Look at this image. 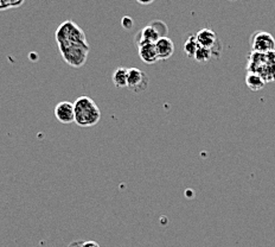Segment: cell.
I'll return each instance as SVG.
<instances>
[{"label":"cell","mask_w":275,"mask_h":247,"mask_svg":"<svg viewBox=\"0 0 275 247\" xmlns=\"http://www.w3.org/2000/svg\"><path fill=\"white\" fill-rule=\"evenodd\" d=\"M74 107L75 122L81 128H91L100 122L101 110L91 98L82 95L76 99Z\"/></svg>","instance_id":"cell-1"},{"label":"cell","mask_w":275,"mask_h":247,"mask_svg":"<svg viewBox=\"0 0 275 247\" xmlns=\"http://www.w3.org/2000/svg\"><path fill=\"white\" fill-rule=\"evenodd\" d=\"M247 72H259L266 81L275 82V52H255L248 57Z\"/></svg>","instance_id":"cell-2"},{"label":"cell","mask_w":275,"mask_h":247,"mask_svg":"<svg viewBox=\"0 0 275 247\" xmlns=\"http://www.w3.org/2000/svg\"><path fill=\"white\" fill-rule=\"evenodd\" d=\"M57 46H58V50L59 52H61L64 62L68 63L70 66L81 68V66L87 62L88 54H89V46L75 43H64L57 44Z\"/></svg>","instance_id":"cell-3"},{"label":"cell","mask_w":275,"mask_h":247,"mask_svg":"<svg viewBox=\"0 0 275 247\" xmlns=\"http://www.w3.org/2000/svg\"><path fill=\"white\" fill-rule=\"evenodd\" d=\"M55 37L57 44L75 43L89 46L87 42V38H85L84 31L72 20L63 22V23L57 28Z\"/></svg>","instance_id":"cell-4"},{"label":"cell","mask_w":275,"mask_h":247,"mask_svg":"<svg viewBox=\"0 0 275 247\" xmlns=\"http://www.w3.org/2000/svg\"><path fill=\"white\" fill-rule=\"evenodd\" d=\"M252 49L255 52H275V38L270 32L258 31L252 36Z\"/></svg>","instance_id":"cell-5"},{"label":"cell","mask_w":275,"mask_h":247,"mask_svg":"<svg viewBox=\"0 0 275 247\" xmlns=\"http://www.w3.org/2000/svg\"><path fill=\"white\" fill-rule=\"evenodd\" d=\"M148 78L146 72H144L138 68H129L128 69V81L127 88L135 92V93H140L147 88Z\"/></svg>","instance_id":"cell-6"},{"label":"cell","mask_w":275,"mask_h":247,"mask_svg":"<svg viewBox=\"0 0 275 247\" xmlns=\"http://www.w3.org/2000/svg\"><path fill=\"white\" fill-rule=\"evenodd\" d=\"M55 116L59 122H75V107L70 101H61L55 107Z\"/></svg>","instance_id":"cell-7"},{"label":"cell","mask_w":275,"mask_h":247,"mask_svg":"<svg viewBox=\"0 0 275 247\" xmlns=\"http://www.w3.org/2000/svg\"><path fill=\"white\" fill-rule=\"evenodd\" d=\"M138 52L141 61L146 63V64H156L159 61L157 48L154 43L141 44V46H138Z\"/></svg>","instance_id":"cell-8"},{"label":"cell","mask_w":275,"mask_h":247,"mask_svg":"<svg viewBox=\"0 0 275 247\" xmlns=\"http://www.w3.org/2000/svg\"><path fill=\"white\" fill-rule=\"evenodd\" d=\"M196 38H197L199 46L209 48V49L211 50H214V48L216 46L218 43L217 34H215V31L211 30V28H202V30H199L197 34H196Z\"/></svg>","instance_id":"cell-9"},{"label":"cell","mask_w":275,"mask_h":247,"mask_svg":"<svg viewBox=\"0 0 275 247\" xmlns=\"http://www.w3.org/2000/svg\"><path fill=\"white\" fill-rule=\"evenodd\" d=\"M161 36L158 32V30L153 26L152 24H148L147 26H145L137 36V44L138 46L145 43H157L158 40H160Z\"/></svg>","instance_id":"cell-10"},{"label":"cell","mask_w":275,"mask_h":247,"mask_svg":"<svg viewBox=\"0 0 275 247\" xmlns=\"http://www.w3.org/2000/svg\"><path fill=\"white\" fill-rule=\"evenodd\" d=\"M157 52L159 60H169L175 52V43L169 37H161L156 43Z\"/></svg>","instance_id":"cell-11"},{"label":"cell","mask_w":275,"mask_h":247,"mask_svg":"<svg viewBox=\"0 0 275 247\" xmlns=\"http://www.w3.org/2000/svg\"><path fill=\"white\" fill-rule=\"evenodd\" d=\"M246 84L249 90L253 92H259L264 90L265 86L267 84V81L265 80L259 72H247L246 75Z\"/></svg>","instance_id":"cell-12"},{"label":"cell","mask_w":275,"mask_h":247,"mask_svg":"<svg viewBox=\"0 0 275 247\" xmlns=\"http://www.w3.org/2000/svg\"><path fill=\"white\" fill-rule=\"evenodd\" d=\"M112 80H113V84L115 87H118V88L127 87L128 69L123 68V66H120V68H118L115 72H113Z\"/></svg>","instance_id":"cell-13"},{"label":"cell","mask_w":275,"mask_h":247,"mask_svg":"<svg viewBox=\"0 0 275 247\" xmlns=\"http://www.w3.org/2000/svg\"><path fill=\"white\" fill-rule=\"evenodd\" d=\"M199 46H199L196 36H191L186 40V42L184 44V52L188 57H195V54L198 50Z\"/></svg>","instance_id":"cell-14"},{"label":"cell","mask_w":275,"mask_h":247,"mask_svg":"<svg viewBox=\"0 0 275 247\" xmlns=\"http://www.w3.org/2000/svg\"><path fill=\"white\" fill-rule=\"evenodd\" d=\"M213 55H214V52L211 49H209V48H204V46H199L198 50L195 54L194 58L199 63H205L210 61V58L213 57Z\"/></svg>","instance_id":"cell-15"},{"label":"cell","mask_w":275,"mask_h":247,"mask_svg":"<svg viewBox=\"0 0 275 247\" xmlns=\"http://www.w3.org/2000/svg\"><path fill=\"white\" fill-rule=\"evenodd\" d=\"M151 24L153 25V26L157 28L158 32L160 34V36H161V37H167V32H169V30H167L166 24L164 23V22H161V20H154V22H152Z\"/></svg>","instance_id":"cell-16"},{"label":"cell","mask_w":275,"mask_h":247,"mask_svg":"<svg viewBox=\"0 0 275 247\" xmlns=\"http://www.w3.org/2000/svg\"><path fill=\"white\" fill-rule=\"evenodd\" d=\"M121 24H122V28H126V30H129V28H131L133 25H134V23H133V20H132V18H129V17H123Z\"/></svg>","instance_id":"cell-17"},{"label":"cell","mask_w":275,"mask_h":247,"mask_svg":"<svg viewBox=\"0 0 275 247\" xmlns=\"http://www.w3.org/2000/svg\"><path fill=\"white\" fill-rule=\"evenodd\" d=\"M82 247H100V245L96 242H93V240H88V242H83Z\"/></svg>","instance_id":"cell-18"},{"label":"cell","mask_w":275,"mask_h":247,"mask_svg":"<svg viewBox=\"0 0 275 247\" xmlns=\"http://www.w3.org/2000/svg\"><path fill=\"white\" fill-rule=\"evenodd\" d=\"M83 245V240H77V242H72L68 247H82Z\"/></svg>","instance_id":"cell-19"},{"label":"cell","mask_w":275,"mask_h":247,"mask_svg":"<svg viewBox=\"0 0 275 247\" xmlns=\"http://www.w3.org/2000/svg\"><path fill=\"white\" fill-rule=\"evenodd\" d=\"M140 5H151L152 2H154L156 0H137Z\"/></svg>","instance_id":"cell-20"},{"label":"cell","mask_w":275,"mask_h":247,"mask_svg":"<svg viewBox=\"0 0 275 247\" xmlns=\"http://www.w3.org/2000/svg\"><path fill=\"white\" fill-rule=\"evenodd\" d=\"M230 2H235V0H230Z\"/></svg>","instance_id":"cell-21"}]
</instances>
